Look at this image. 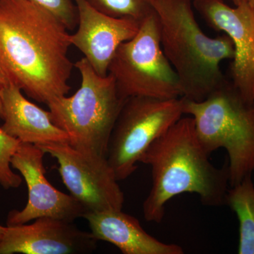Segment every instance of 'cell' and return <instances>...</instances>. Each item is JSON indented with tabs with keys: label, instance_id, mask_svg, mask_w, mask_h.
Returning a JSON list of instances; mask_svg holds the SVG:
<instances>
[{
	"label": "cell",
	"instance_id": "7c38bea8",
	"mask_svg": "<svg viewBox=\"0 0 254 254\" xmlns=\"http://www.w3.org/2000/svg\"><path fill=\"white\" fill-rule=\"evenodd\" d=\"M73 1L77 8L78 29L70 35L71 45L84 55L95 72L106 76L115 52L122 43L135 36L141 21L108 16L87 0Z\"/></svg>",
	"mask_w": 254,
	"mask_h": 254
},
{
	"label": "cell",
	"instance_id": "9a60e30c",
	"mask_svg": "<svg viewBox=\"0 0 254 254\" xmlns=\"http://www.w3.org/2000/svg\"><path fill=\"white\" fill-rule=\"evenodd\" d=\"M252 175L228 190L225 204L235 212L240 223L239 254H254V185Z\"/></svg>",
	"mask_w": 254,
	"mask_h": 254
},
{
	"label": "cell",
	"instance_id": "3957f363",
	"mask_svg": "<svg viewBox=\"0 0 254 254\" xmlns=\"http://www.w3.org/2000/svg\"><path fill=\"white\" fill-rule=\"evenodd\" d=\"M193 0H153L160 43L180 81L182 98L200 102L226 83L220 68L235 48L226 34L210 38L195 19Z\"/></svg>",
	"mask_w": 254,
	"mask_h": 254
},
{
	"label": "cell",
	"instance_id": "ac0fdd59",
	"mask_svg": "<svg viewBox=\"0 0 254 254\" xmlns=\"http://www.w3.org/2000/svg\"><path fill=\"white\" fill-rule=\"evenodd\" d=\"M41 5L60 18L68 31L78 25V11L73 0H30Z\"/></svg>",
	"mask_w": 254,
	"mask_h": 254
},
{
	"label": "cell",
	"instance_id": "ba28073f",
	"mask_svg": "<svg viewBox=\"0 0 254 254\" xmlns=\"http://www.w3.org/2000/svg\"><path fill=\"white\" fill-rule=\"evenodd\" d=\"M37 146L58 160L64 184L88 212L123 210L125 195L107 158L89 156L68 143Z\"/></svg>",
	"mask_w": 254,
	"mask_h": 254
},
{
	"label": "cell",
	"instance_id": "52a82bcc",
	"mask_svg": "<svg viewBox=\"0 0 254 254\" xmlns=\"http://www.w3.org/2000/svg\"><path fill=\"white\" fill-rule=\"evenodd\" d=\"M185 115L182 98L162 100L127 98L113 127L107 159L118 181L136 172L153 142Z\"/></svg>",
	"mask_w": 254,
	"mask_h": 254
},
{
	"label": "cell",
	"instance_id": "8992f818",
	"mask_svg": "<svg viewBox=\"0 0 254 254\" xmlns=\"http://www.w3.org/2000/svg\"><path fill=\"white\" fill-rule=\"evenodd\" d=\"M108 73L115 79L123 99L136 96L162 100L182 98L178 76L162 49L155 11L142 20L134 37L119 46Z\"/></svg>",
	"mask_w": 254,
	"mask_h": 254
},
{
	"label": "cell",
	"instance_id": "d6986e66",
	"mask_svg": "<svg viewBox=\"0 0 254 254\" xmlns=\"http://www.w3.org/2000/svg\"><path fill=\"white\" fill-rule=\"evenodd\" d=\"M6 83H7V81L5 79L4 76L1 74V73L0 72V118L1 119H3V117H4L2 103H1V91H2L3 88H4Z\"/></svg>",
	"mask_w": 254,
	"mask_h": 254
},
{
	"label": "cell",
	"instance_id": "5b68a950",
	"mask_svg": "<svg viewBox=\"0 0 254 254\" xmlns=\"http://www.w3.org/2000/svg\"><path fill=\"white\" fill-rule=\"evenodd\" d=\"M183 99L185 115L193 119L205 150L224 148L229 157L231 187L254 172V103L241 96L232 83L225 84L202 101Z\"/></svg>",
	"mask_w": 254,
	"mask_h": 254
},
{
	"label": "cell",
	"instance_id": "44dd1931",
	"mask_svg": "<svg viewBox=\"0 0 254 254\" xmlns=\"http://www.w3.org/2000/svg\"><path fill=\"white\" fill-rule=\"evenodd\" d=\"M5 230H6V227L2 226L0 225V240L2 238L3 235H4Z\"/></svg>",
	"mask_w": 254,
	"mask_h": 254
},
{
	"label": "cell",
	"instance_id": "7a4b0ae2",
	"mask_svg": "<svg viewBox=\"0 0 254 254\" xmlns=\"http://www.w3.org/2000/svg\"><path fill=\"white\" fill-rule=\"evenodd\" d=\"M202 145L191 117L182 118L146 150L141 163L151 169L152 187L143 203L148 222L160 223L167 203L184 193H195L205 206L225 204L228 164L216 168Z\"/></svg>",
	"mask_w": 254,
	"mask_h": 254
},
{
	"label": "cell",
	"instance_id": "277c9868",
	"mask_svg": "<svg viewBox=\"0 0 254 254\" xmlns=\"http://www.w3.org/2000/svg\"><path fill=\"white\" fill-rule=\"evenodd\" d=\"M74 67L81 74V86L71 96L47 105L52 120L67 133L75 149L107 158L110 135L125 100L119 95L113 76L98 75L86 58L76 62Z\"/></svg>",
	"mask_w": 254,
	"mask_h": 254
},
{
	"label": "cell",
	"instance_id": "5bb4252c",
	"mask_svg": "<svg viewBox=\"0 0 254 254\" xmlns=\"http://www.w3.org/2000/svg\"><path fill=\"white\" fill-rule=\"evenodd\" d=\"M86 219L97 240L109 242L123 254H183L181 246L160 242L143 230L134 217L123 210L87 212Z\"/></svg>",
	"mask_w": 254,
	"mask_h": 254
},
{
	"label": "cell",
	"instance_id": "30bf717a",
	"mask_svg": "<svg viewBox=\"0 0 254 254\" xmlns=\"http://www.w3.org/2000/svg\"><path fill=\"white\" fill-rule=\"evenodd\" d=\"M193 4L209 27L232 40L231 83L244 99L254 103V4L231 7L223 0H193Z\"/></svg>",
	"mask_w": 254,
	"mask_h": 254
},
{
	"label": "cell",
	"instance_id": "9c48e42d",
	"mask_svg": "<svg viewBox=\"0 0 254 254\" xmlns=\"http://www.w3.org/2000/svg\"><path fill=\"white\" fill-rule=\"evenodd\" d=\"M45 154L37 145L21 142L11 159V168L19 172L27 185L28 198L22 210L9 212L6 226L28 223L43 217L73 222L88 212L72 195L60 191L48 182L43 164Z\"/></svg>",
	"mask_w": 254,
	"mask_h": 254
},
{
	"label": "cell",
	"instance_id": "6da1fadb",
	"mask_svg": "<svg viewBox=\"0 0 254 254\" xmlns=\"http://www.w3.org/2000/svg\"><path fill=\"white\" fill-rule=\"evenodd\" d=\"M68 28L30 0H0V72L38 103L65 96L74 64Z\"/></svg>",
	"mask_w": 254,
	"mask_h": 254
},
{
	"label": "cell",
	"instance_id": "4fadbf2b",
	"mask_svg": "<svg viewBox=\"0 0 254 254\" xmlns=\"http://www.w3.org/2000/svg\"><path fill=\"white\" fill-rule=\"evenodd\" d=\"M4 120L1 128L21 143L36 145L49 143H68L67 133L55 125L50 111L29 101L22 91L12 83H6L1 93Z\"/></svg>",
	"mask_w": 254,
	"mask_h": 254
},
{
	"label": "cell",
	"instance_id": "8fae6325",
	"mask_svg": "<svg viewBox=\"0 0 254 254\" xmlns=\"http://www.w3.org/2000/svg\"><path fill=\"white\" fill-rule=\"evenodd\" d=\"M73 222L37 218L33 223L6 226L0 254H83L94 252L98 240Z\"/></svg>",
	"mask_w": 254,
	"mask_h": 254
},
{
	"label": "cell",
	"instance_id": "e0dca14e",
	"mask_svg": "<svg viewBox=\"0 0 254 254\" xmlns=\"http://www.w3.org/2000/svg\"><path fill=\"white\" fill-rule=\"evenodd\" d=\"M20 143L0 127V185L5 190L18 188L22 183V177L13 171L11 165Z\"/></svg>",
	"mask_w": 254,
	"mask_h": 254
},
{
	"label": "cell",
	"instance_id": "ffe728a7",
	"mask_svg": "<svg viewBox=\"0 0 254 254\" xmlns=\"http://www.w3.org/2000/svg\"><path fill=\"white\" fill-rule=\"evenodd\" d=\"M232 1H233L235 6L242 4V3H252V4H254V0H232Z\"/></svg>",
	"mask_w": 254,
	"mask_h": 254
},
{
	"label": "cell",
	"instance_id": "2e32d148",
	"mask_svg": "<svg viewBox=\"0 0 254 254\" xmlns=\"http://www.w3.org/2000/svg\"><path fill=\"white\" fill-rule=\"evenodd\" d=\"M100 12L115 18L141 21L154 12L153 0H87Z\"/></svg>",
	"mask_w": 254,
	"mask_h": 254
}]
</instances>
